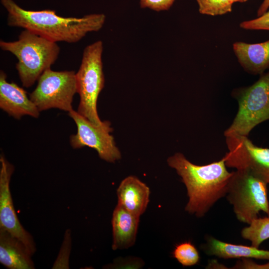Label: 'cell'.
Masks as SVG:
<instances>
[{
  "label": "cell",
  "instance_id": "cell-1",
  "mask_svg": "<svg viewBox=\"0 0 269 269\" xmlns=\"http://www.w3.org/2000/svg\"><path fill=\"white\" fill-rule=\"evenodd\" d=\"M0 2L7 11L8 26L30 30L55 42H77L87 33L100 30L106 20L103 13L89 14L82 17H62L53 10L24 9L13 0Z\"/></svg>",
  "mask_w": 269,
  "mask_h": 269
},
{
  "label": "cell",
  "instance_id": "cell-2",
  "mask_svg": "<svg viewBox=\"0 0 269 269\" xmlns=\"http://www.w3.org/2000/svg\"><path fill=\"white\" fill-rule=\"evenodd\" d=\"M185 185L188 201L185 210L198 218L204 217L220 199L226 196L232 172H229L223 157L208 164L198 165L180 152L167 160Z\"/></svg>",
  "mask_w": 269,
  "mask_h": 269
},
{
  "label": "cell",
  "instance_id": "cell-3",
  "mask_svg": "<svg viewBox=\"0 0 269 269\" xmlns=\"http://www.w3.org/2000/svg\"><path fill=\"white\" fill-rule=\"evenodd\" d=\"M0 47L16 57L15 67L23 86L26 88L32 86L45 70L51 68L60 53L57 42L27 29L21 32L17 40H1Z\"/></svg>",
  "mask_w": 269,
  "mask_h": 269
},
{
  "label": "cell",
  "instance_id": "cell-4",
  "mask_svg": "<svg viewBox=\"0 0 269 269\" xmlns=\"http://www.w3.org/2000/svg\"><path fill=\"white\" fill-rule=\"evenodd\" d=\"M103 43L96 41L84 49L81 62L76 73L77 93L80 96L78 112L95 126L105 128L110 122L102 121L97 112L99 95L104 87L102 54Z\"/></svg>",
  "mask_w": 269,
  "mask_h": 269
},
{
  "label": "cell",
  "instance_id": "cell-5",
  "mask_svg": "<svg viewBox=\"0 0 269 269\" xmlns=\"http://www.w3.org/2000/svg\"><path fill=\"white\" fill-rule=\"evenodd\" d=\"M267 185L249 169L232 172L226 197L239 221L249 225L261 211L269 216Z\"/></svg>",
  "mask_w": 269,
  "mask_h": 269
},
{
  "label": "cell",
  "instance_id": "cell-6",
  "mask_svg": "<svg viewBox=\"0 0 269 269\" xmlns=\"http://www.w3.org/2000/svg\"><path fill=\"white\" fill-rule=\"evenodd\" d=\"M234 95L238 111L224 135L248 136L258 125L269 120V71L252 85L235 90Z\"/></svg>",
  "mask_w": 269,
  "mask_h": 269
},
{
  "label": "cell",
  "instance_id": "cell-7",
  "mask_svg": "<svg viewBox=\"0 0 269 269\" xmlns=\"http://www.w3.org/2000/svg\"><path fill=\"white\" fill-rule=\"evenodd\" d=\"M77 93L76 73L73 71L45 70L29 98L39 112L51 108L70 112Z\"/></svg>",
  "mask_w": 269,
  "mask_h": 269
},
{
  "label": "cell",
  "instance_id": "cell-8",
  "mask_svg": "<svg viewBox=\"0 0 269 269\" xmlns=\"http://www.w3.org/2000/svg\"><path fill=\"white\" fill-rule=\"evenodd\" d=\"M229 151L224 158L227 167L249 169L269 184V148L254 144L248 136H225Z\"/></svg>",
  "mask_w": 269,
  "mask_h": 269
},
{
  "label": "cell",
  "instance_id": "cell-9",
  "mask_svg": "<svg viewBox=\"0 0 269 269\" xmlns=\"http://www.w3.org/2000/svg\"><path fill=\"white\" fill-rule=\"evenodd\" d=\"M68 115L75 122L77 128V133L70 138L73 148L88 146L94 148L102 159L109 162H115L121 158L114 137L110 134L113 131L111 126L97 127L73 110L69 112Z\"/></svg>",
  "mask_w": 269,
  "mask_h": 269
},
{
  "label": "cell",
  "instance_id": "cell-10",
  "mask_svg": "<svg viewBox=\"0 0 269 269\" xmlns=\"http://www.w3.org/2000/svg\"><path fill=\"white\" fill-rule=\"evenodd\" d=\"M0 227L20 240L32 256L36 248L33 238L20 224L15 213L10 189L13 165L5 157L0 156Z\"/></svg>",
  "mask_w": 269,
  "mask_h": 269
},
{
  "label": "cell",
  "instance_id": "cell-11",
  "mask_svg": "<svg viewBox=\"0 0 269 269\" xmlns=\"http://www.w3.org/2000/svg\"><path fill=\"white\" fill-rule=\"evenodd\" d=\"M6 78V74L0 70V109L16 119L25 115L38 118L40 112L28 97L26 92L14 82H8Z\"/></svg>",
  "mask_w": 269,
  "mask_h": 269
},
{
  "label": "cell",
  "instance_id": "cell-12",
  "mask_svg": "<svg viewBox=\"0 0 269 269\" xmlns=\"http://www.w3.org/2000/svg\"><path fill=\"white\" fill-rule=\"evenodd\" d=\"M118 204L140 217L149 201V187L135 176L130 175L120 183L117 190Z\"/></svg>",
  "mask_w": 269,
  "mask_h": 269
},
{
  "label": "cell",
  "instance_id": "cell-13",
  "mask_svg": "<svg viewBox=\"0 0 269 269\" xmlns=\"http://www.w3.org/2000/svg\"><path fill=\"white\" fill-rule=\"evenodd\" d=\"M139 217L117 204L112 218L113 250L126 249L135 242Z\"/></svg>",
  "mask_w": 269,
  "mask_h": 269
},
{
  "label": "cell",
  "instance_id": "cell-14",
  "mask_svg": "<svg viewBox=\"0 0 269 269\" xmlns=\"http://www.w3.org/2000/svg\"><path fill=\"white\" fill-rule=\"evenodd\" d=\"M25 245L4 228L0 227V263L9 269H34Z\"/></svg>",
  "mask_w": 269,
  "mask_h": 269
},
{
  "label": "cell",
  "instance_id": "cell-15",
  "mask_svg": "<svg viewBox=\"0 0 269 269\" xmlns=\"http://www.w3.org/2000/svg\"><path fill=\"white\" fill-rule=\"evenodd\" d=\"M233 48L239 63L248 72L261 75L269 68V39L255 44L236 42Z\"/></svg>",
  "mask_w": 269,
  "mask_h": 269
},
{
  "label": "cell",
  "instance_id": "cell-16",
  "mask_svg": "<svg viewBox=\"0 0 269 269\" xmlns=\"http://www.w3.org/2000/svg\"><path fill=\"white\" fill-rule=\"evenodd\" d=\"M201 248L206 255L223 259L245 258L269 260V250L226 243L212 236L207 237L206 243Z\"/></svg>",
  "mask_w": 269,
  "mask_h": 269
},
{
  "label": "cell",
  "instance_id": "cell-17",
  "mask_svg": "<svg viewBox=\"0 0 269 269\" xmlns=\"http://www.w3.org/2000/svg\"><path fill=\"white\" fill-rule=\"evenodd\" d=\"M241 234L243 239L251 243L252 246L259 248L263 242L269 239V216L253 220L242 230Z\"/></svg>",
  "mask_w": 269,
  "mask_h": 269
},
{
  "label": "cell",
  "instance_id": "cell-18",
  "mask_svg": "<svg viewBox=\"0 0 269 269\" xmlns=\"http://www.w3.org/2000/svg\"><path fill=\"white\" fill-rule=\"evenodd\" d=\"M173 256L183 266L190 267L197 264L200 255L196 247L190 242L178 244L173 251Z\"/></svg>",
  "mask_w": 269,
  "mask_h": 269
},
{
  "label": "cell",
  "instance_id": "cell-19",
  "mask_svg": "<svg viewBox=\"0 0 269 269\" xmlns=\"http://www.w3.org/2000/svg\"><path fill=\"white\" fill-rule=\"evenodd\" d=\"M198 9L203 14L215 16L232 11V4L230 0H196Z\"/></svg>",
  "mask_w": 269,
  "mask_h": 269
},
{
  "label": "cell",
  "instance_id": "cell-20",
  "mask_svg": "<svg viewBox=\"0 0 269 269\" xmlns=\"http://www.w3.org/2000/svg\"><path fill=\"white\" fill-rule=\"evenodd\" d=\"M71 245V231L68 229L65 232L64 239L57 258L52 269H69V258Z\"/></svg>",
  "mask_w": 269,
  "mask_h": 269
},
{
  "label": "cell",
  "instance_id": "cell-21",
  "mask_svg": "<svg viewBox=\"0 0 269 269\" xmlns=\"http://www.w3.org/2000/svg\"><path fill=\"white\" fill-rule=\"evenodd\" d=\"M240 26L248 30H269V10L258 18L242 22Z\"/></svg>",
  "mask_w": 269,
  "mask_h": 269
},
{
  "label": "cell",
  "instance_id": "cell-22",
  "mask_svg": "<svg viewBox=\"0 0 269 269\" xmlns=\"http://www.w3.org/2000/svg\"><path fill=\"white\" fill-rule=\"evenodd\" d=\"M174 1L175 0H140V5L141 8H148L160 11L168 10Z\"/></svg>",
  "mask_w": 269,
  "mask_h": 269
},
{
  "label": "cell",
  "instance_id": "cell-23",
  "mask_svg": "<svg viewBox=\"0 0 269 269\" xmlns=\"http://www.w3.org/2000/svg\"><path fill=\"white\" fill-rule=\"evenodd\" d=\"M241 261L237 262L233 269H269V262L265 264H258L250 259H241Z\"/></svg>",
  "mask_w": 269,
  "mask_h": 269
},
{
  "label": "cell",
  "instance_id": "cell-24",
  "mask_svg": "<svg viewBox=\"0 0 269 269\" xmlns=\"http://www.w3.org/2000/svg\"><path fill=\"white\" fill-rule=\"evenodd\" d=\"M269 8V0H264L262 4L260 6L257 15L260 16L267 11Z\"/></svg>",
  "mask_w": 269,
  "mask_h": 269
},
{
  "label": "cell",
  "instance_id": "cell-25",
  "mask_svg": "<svg viewBox=\"0 0 269 269\" xmlns=\"http://www.w3.org/2000/svg\"><path fill=\"white\" fill-rule=\"evenodd\" d=\"M248 0H230L231 2L233 3L234 2H245L248 1Z\"/></svg>",
  "mask_w": 269,
  "mask_h": 269
}]
</instances>
